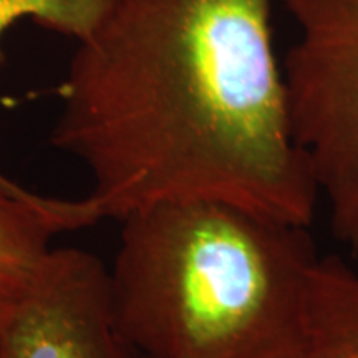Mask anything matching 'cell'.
Returning a JSON list of instances; mask_svg holds the SVG:
<instances>
[{"mask_svg":"<svg viewBox=\"0 0 358 358\" xmlns=\"http://www.w3.org/2000/svg\"><path fill=\"white\" fill-rule=\"evenodd\" d=\"M274 0H110L57 90L50 143L92 178L98 221L182 199L308 227Z\"/></svg>","mask_w":358,"mask_h":358,"instance_id":"cell-1","label":"cell"},{"mask_svg":"<svg viewBox=\"0 0 358 358\" xmlns=\"http://www.w3.org/2000/svg\"><path fill=\"white\" fill-rule=\"evenodd\" d=\"M122 222L111 302L138 358H301L319 261L306 226L211 199Z\"/></svg>","mask_w":358,"mask_h":358,"instance_id":"cell-2","label":"cell"},{"mask_svg":"<svg viewBox=\"0 0 358 358\" xmlns=\"http://www.w3.org/2000/svg\"><path fill=\"white\" fill-rule=\"evenodd\" d=\"M297 25L284 80L295 145L334 234L358 252V0H282Z\"/></svg>","mask_w":358,"mask_h":358,"instance_id":"cell-3","label":"cell"},{"mask_svg":"<svg viewBox=\"0 0 358 358\" xmlns=\"http://www.w3.org/2000/svg\"><path fill=\"white\" fill-rule=\"evenodd\" d=\"M0 358H138L116 325L108 268L95 254L48 250L0 327Z\"/></svg>","mask_w":358,"mask_h":358,"instance_id":"cell-4","label":"cell"},{"mask_svg":"<svg viewBox=\"0 0 358 358\" xmlns=\"http://www.w3.org/2000/svg\"><path fill=\"white\" fill-rule=\"evenodd\" d=\"M96 222L85 196L50 198L24 186L0 185V327L37 274L53 237Z\"/></svg>","mask_w":358,"mask_h":358,"instance_id":"cell-5","label":"cell"},{"mask_svg":"<svg viewBox=\"0 0 358 358\" xmlns=\"http://www.w3.org/2000/svg\"><path fill=\"white\" fill-rule=\"evenodd\" d=\"M301 358H358V272L335 257L313 268Z\"/></svg>","mask_w":358,"mask_h":358,"instance_id":"cell-6","label":"cell"},{"mask_svg":"<svg viewBox=\"0 0 358 358\" xmlns=\"http://www.w3.org/2000/svg\"><path fill=\"white\" fill-rule=\"evenodd\" d=\"M108 6L110 0H0V42L12 27L32 20L78 43L96 29ZM0 185L20 186L3 173H0Z\"/></svg>","mask_w":358,"mask_h":358,"instance_id":"cell-7","label":"cell"}]
</instances>
